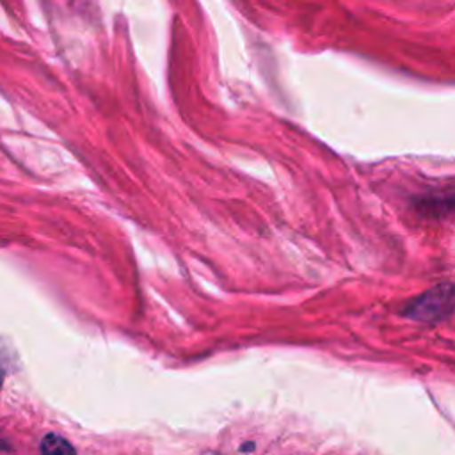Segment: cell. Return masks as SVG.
I'll return each mask as SVG.
<instances>
[{
    "mask_svg": "<svg viewBox=\"0 0 455 455\" xmlns=\"http://www.w3.org/2000/svg\"><path fill=\"white\" fill-rule=\"evenodd\" d=\"M451 306H453L451 284H441L437 288L428 290L416 300H412L407 307V315L421 322H432L450 315Z\"/></svg>",
    "mask_w": 455,
    "mask_h": 455,
    "instance_id": "obj_1",
    "label": "cell"
},
{
    "mask_svg": "<svg viewBox=\"0 0 455 455\" xmlns=\"http://www.w3.org/2000/svg\"><path fill=\"white\" fill-rule=\"evenodd\" d=\"M41 455H76L69 441L57 434H48L41 441Z\"/></svg>",
    "mask_w": 455,
    "mask_h": 455,
    "instance_id": "obj_2",
    "label": "cell"
},
{
    "mask_svg": "<svg viewBox=\"0 0 455 455\" xmlns=\"http://www.w3.org/2000/svg\"><path fill=\"white\" fill-rule=\"evenodd\" d=\"M2 382H4V371L0 370V389H2Z\"/></svg>",
    "mask_w": 455,
    "mask_h": 455,
    "instance_id": "obj_3",
    "label": "cell"
}]
</instances>
